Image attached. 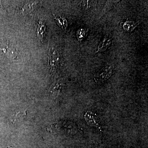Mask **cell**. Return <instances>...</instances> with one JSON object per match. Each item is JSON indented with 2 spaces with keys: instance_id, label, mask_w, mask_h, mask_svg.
Listing matches in <instances>:
<instances>
[{
  "instance_id": "cell-1",
  "label": "cell",
  "mask_w": 148,
  "mask_h": 148,
  "mask_svg": "<svg viewBox=\"0 0 148 148\" xmlns=\"http://www.w3.org/2000/svg\"><path fill=\"white\" fill-rule=\"evenodd\" d=\"M49 65L51 69H58L63 63L62 55L58 49L51 47L49 50Z\"/></svg>"
},
{
  "instance_id": "cell-2",
  "label": "cell",
  "mask_w": 148,
  "mask_h": 148,
  "mask_svg": "<svg viewBox=\"0 0 148 148\" xmlns=\"http://www.w3.org/2000/svg\"><path fill=\"white\" fill-rule=\"evenodd\" d=\"M0 51L11 59H16L18 53L16 49L5 40L0 38Z\"/></svg>"
},
{
  "instance_id": "cell-3",
  "label": "cell",
  "mask_w": 148,
  "mask_h": 148,
  "mask_svg": "<svg viewBox=\"0 0 148 148\" xmlns=\"http://www.w3.org/2000/svg\"><path fill=\"white\" fill-rule=\"evenodd\" d=\"M112 73V67L106 66L98 72L94 78V80L95 82L98 84L102 83L110 77Z\"/></svg>"
},
{
  "instance_id": "cell-4",
  "label": "cell",
  "mask_w": 148,
  "mask_h": 148,
  "mask_svg": "<svg viewBox=\"0 0 148 148\" xmlns=\"http://www.w3.org/2000/svg\"><path fill=\"white\" fill-rule=\"evenodd\" d=\"M46 26L44 20L42 18L38 19L37 22L36 34L38 38L42 42L45 36Z\"/></svg>"
},
{
  "instance_id": "cell-5",
  "label": "cell",
  "mask_w": 148,
  "mask_h": 148,
  "mask_svg": "<svg viewBox=\"0 0 148 148\" xmlns=\"http://www.w3.org/2000/svg\"><path fill=\"white\" fill-rule=\"evenodd\" d=\"M112 43V39L108 37H105L99 43L98 47V50L96 53L103 52L106 51L109 47L110 46Z\"/></svg>"
},
{
  "instance_id": "cell-6",
  "label": "cell",
  "mask_w": 148,
  "mask_h": 148,
  "mask_svg": "<svg viewBox=\"0 0 148 148\" xmlns=\"http://www.w3.org/2000/svg\"><path fill=\"white\" fill-rule=\"evenodd\" d=\"M53 17L57 25L63 30H66L68 27V21L64 16L59 14H53Z\"/></svg>"
},
{
  "instance_id": "cell-7",
  "label": "cell",
  "mask_w": 148,
  "mask_h": 148,
  "mask_svg": "<svg viewBox=\"0 0 148 148\" xmlns=\"http://www.w3.org/2000/svg\"><path fill=\"white\" fill-rule=\"evenodd\" d=\"M61 84L58 82L51 85L49 89V93L51 96L55 97L58 95L61 90Z\"/></svg>"
},
{
  "instance_id": "cell-8",
  "label": "cell",
  "mask_w": 148,
  "mask_h": 148,
  "mask_svg": "<svg viewBox=\"0 0 148 148\" xmlns=\"http://www.w3.org/2000/svg\"><path fill=\"white\" fill-rule=\"evenodd\" d=\"M136 23L134 21H128L125 22L123 25V29L127 32H132L135 27H137Z\"/></svg>"
},
{
  "instance_id": "cell-9",
  "label": "cell",
  "mask_w": 148,
  "mask_h": 148,
  "mask_svg": "<svg viewBox=\"0 0 148 148\" xmlns=\"http://www.w3.org/2000/svg\"><path fill=\"white\" fill-rule=\"evenodd\" d=\"M88 29L81 28L77 30V37L79 42H81L85 37L87 36Z\"/></svg>"
}]
</instances>
